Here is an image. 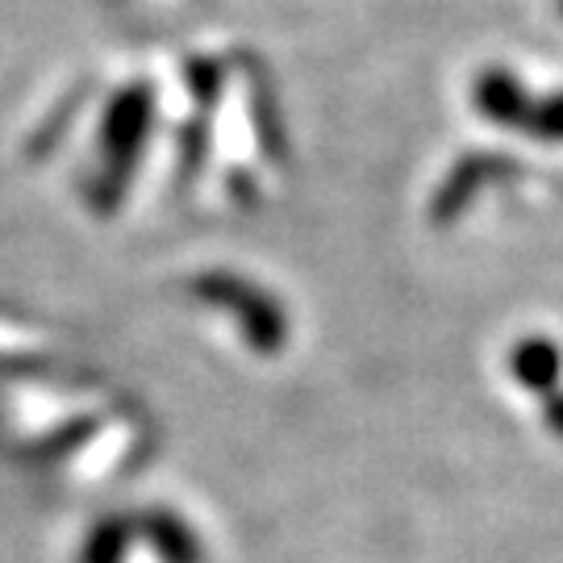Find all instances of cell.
<instances>
[{
    "label": "cell",
    "instance_id": "obj_1",
    "mask_svg": "<svg viewBox=\"0 0 563 563\" xmlns=\"http://www.w3.org/2000/svg\"><path fill=\"white\" fill-rule=\"evenodd\" d=\"M472 101L481 109V118L497 121V125H509V130H522L526 118H530V104L534 97L522 88V80L505 67H488L476 76V88H472Z\"/></svg>",
    "mask_w": 563,
    "mask_h": 563
},
{
    "label": "cell",
    "instance_id": "obj_4",
    "mask_svg": "<svg viewBox=\"0 0 563 563\" xmlns=\"http://www.w3.org/2000/svg\"><path fill=\"white\" fill-rule=\"evenodd\" d=\"M543 422L555 439H563V388H555L551 397H543Z\"/></svg>",
    "mask_w": 563,
    "mask_h": 563
},
{
    "label": "cell",
    "instance_id": "obj_5",
    "mask_svg": "<svg viewBox=\"0 0 563 563\" xmlns=\"http://www.w3.org/2000/svg\"><path fill=\"white\" fill-rule=\"evenodd\" d=\"M560 9H563V0H560Z\"/></svg>",
    "mask_w": 563,
    "mask_h": 563
},
{
    "label": "cell",
    "instance_id": "obj_3",
    "mask_svg": "<svg viewBox=\"0 0 563 563\" xmlns=\"http://www.w3.org/2000/svg\"><path fill=\"white\" fill-rule=\"evenodd\" d=\"M526 134L543 142H563V92H551V97H534L530 104V118L522 125Z\"/></svg>",
    "mask_w": 563,
    "mask_h": 563
},
{
    "label": "cell",
    "instance_id": "obj_2",
    "mask_svg": "<svg viewBox=\"0 0 563 563\" xmlns=\"http://www.w3.org/2000/svg\"><path fill=\"white\" fill-rule=\"evenodd\" d=\"M509 372H514V380L522 384V388L539 393V397H551L563 380L560 342L543 339V334L514 342V351H509Z\"/></svg>",
    "mask_w": 563,
    "mask_h": 563
}]
</instances>
